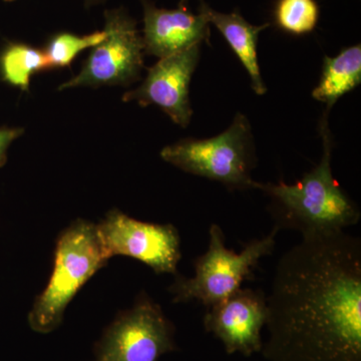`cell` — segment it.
Wrapping results in <instances>:
<instances>
[{
  "mask_svg": "<svg viewBox=\"0 0 361 361\" xmlns=\"http://www.w3.org/2000/svg\"><path fill=\"white\" fill-rule=\"evenodd\" d=\"M97 226L109 258L128 256L148 265L157 274L178 275L182 252L174 225L142 222L113 210Z\"/></svg>",
  "mask_w": 361,
  "mask_h": 361,
  "instance_id": "cell-8",
  "label": "cell"
},
{
  "mask_svg": "<svg viewBox=\"0 0 361 361\" xmlns=\"http://www.w3.org/2000/svg\"><path fill=\"white\" fill-rule=\"evenodd\" d=\"M274 18L284 32L302 35L314 30L319 20V6L315 0H278Z\"/></svg>",
  "mask_w": 361,
  "mask_h": 361,
  "instance_id": "cell-15",
  "label": "cell"
},
{
  "mask_svg": "<svg viewBox=\"0 0 361 361\" xmlns=\"http://www.w3.org/2000/svg\"><path fill=\"white\" fill-rule=\"evenodd\" d=\"M323 155L310 172L294 184L258 183L272 200L270 213L274 227L300 233L302 239L330 236L360 223L361 213L355 202L342 189L332 174V141L327 121L322 125Z\"/></svg>",
  "mask_w": 361,
  "mask_h": 361,
  "instance_id": "cell-2",
  "label": "cell"
},
{
  "mask_svg": "<svg viewBox=\"0 0 361 361\" xmlns=\"http://www.w3.org/2000/svg\"><path fill=\"white\" fill-rule=\"evenodd\" d=\"M87 6H94V4H101L103 0H85Z\"/></svg>",
  "mask_w": 361,
  "mask_h": 361,
  "instance_id": "cell-18",
  "label": "cell"
},
{
  "mask_svg": "<svg viewBox=\"0 0 361 361\" xmlns=\"http://www.w3.org/2000/svg\"><path fill=\"white\" fill-rule=\"evenodd\" d=\"M267 303L268 361H361V240L302 239L279 259Z\"/></svg>",
  "mask_w": 361,
  "mask_h": 361,
  "instance_id": "cell-1",
  "label": "cell"
},
{
  "mask_svg": "<svg viewBox=\"0 0 361 361\" xmlns=\"http://www.w3.org/2000/svg\"><path fill=\"white\" fill-rule=\"evenodd\" d=\"M106 39L96 45L80 73L61 85L71 87L129 85L144 66V42L135 21L123 8L104 13Z\"/></svg>",
  "mask_w": 361,
  "mask_h": 361,
  "instance_id": "cell-6",
  "label": "cell"
},
{
  "mask_svg": "<svg viewBox=\"0 0 361 361\" xmlns=\"http://www.w3.org/2000/svg\"><path fill=\"white\" fill-rule=\"evenodd\" d=\"M180 0L175 9L158 8L149 0L144 6L145 52L159 59L166 58L201 44L209 39V21L201 13L195 14Z\"/></svg>",
  "mask_w": 361,
  "mask_h": 361,
  "instance_id": "cell-11",
  "label": "cell"
},
{
  "mask_svg": "<svg viewBox=\"0 0 361 361\" xmlns=\"http://www.w3.org/2000/svg\"><path fill=\"white\" fill-rule=\"evenodd\" d=\"M361 82V47L353 45L336 56H324L319 84L312 92L317 101L327 104L329 110L344 94Z\"/></svg>",
  "mask_w": 361,
  "mask_h": 361,
  "instance_id": "cell-13",
  "label": "cell"
},
{
  "mask_svg": "<svg viewBox=\"0 0 361 361\" xmlns=\"http://www.w3.org/2000/svg\"><path fill=\"white\" fill-rule=\"evenodd\" d=\"M200 11L206 16L209 23H212L222 33L242 65L251 78L252 89L262 96L267 92L263 82L257 58L258 37L262 30L269 27L270 23L252 25L243 16L235 11L232 13H222L214 11L204 0H200Z\"/></svg>",
  "mask_w": 361,
  "mask_h": 361,
  "instance_id": "cell-12",
  "label": "cell"
},
{
  "mask_svg": "<svg viewBox=\"0 0 361 361\" xmlns=\"http://www.w3.org/2000/svg\"><path fill=\"white\" fill-rule=\"evenodd\" d=\"M6 1H13V0H6Z\"/></svg>",
  "mask_w": 361,
  "mask_h": 361,
  "instance_id": "cell-19",
  "label": "cell"
},
{
  "mask_svg": "<svg viewBox=\"0 0 361 361\" xmlns=\"http://www.w3.org/2000/svg\"><path fill=\"white\" fill-rule=\"evenodd\" d=\"M200 59V44L160 59L152 66L146 80L137 89L123 94L125 102L135 101L140 106L155 104L173 122L187 128L191 122L190 82Z\"/></svg>",
  "mask_w": 361,
  "mask_h": 361,
  "instance_id": "cell-10",
  "label": "cell"
},
{
  "mask_svg": "<svg viewBox=\"0 0 361 361\" xmlns=\"http://www.w3.org/2000/svg\"><path fill=\"white\" fill-rule=\"evenodd\" d=\"M45 51L32 45L9 42L0 52V77L4 82L27 92L30 78L40 71L51 70Z\"/></svg>",
  "mask_w": 361,
  "mask_h": 361,
  "instance_id": "cell-14",
  "label": "cell"
},
{
  "mask_svg": "<svg viewBox=\"0 0 361 361\" xmlns=\"http://www.w3.org/2000/svg\"><path fill=\"white\" fill-rule=\"evenodd\" d=\"M161 157L185 172L231 190L256 189L257 185L251 178L256 159L250 123L242 114H237L222 134L205 140H182L165 147Z\"/></svg>",
  "mask_w": 361,
  "mask_h": 361,
  "instance_id": "cell-5",
  "label": "cell"
},
{
  "mask_svg": "<svg viewBox=\"0 0 361 361\" xmlns=\"http://www.w3.org/2000/svg\"><path fill=\"white\" fill-rule=\"evenodd\" d=\"M175 327L149 297L111 324L97 348V361H158L177 350Z\"/></svg>",
  "mask_w": 361,
  "mask_h": 361,
  "instance_id": "cell-7",
  "label": "cell"
},
{
  "mask_svg": "<svg viewBox=\"0 0 361 361\" xmlns=\"http://www.w3.org/2000/svg\"><path fill=\"white\" fill-rule=\"evenodd\" d=\"M25 130L20 128H0V168L7 161V151L14 140L20 137Z\"/></svg>",
  "mask_w": 361,
  "mask_h": 361,
  "instance_id": "cell-17",
  "label": "cell"
},
{
  "mask_svg": "<svg viewBox=\"0 0 361 361\" xmlns=\"http://www.w3.org/2000/svg\"><path fill=\"white\" fill-rule=\"evenodd\" d=\"M267 322L264 292L241 288L221 302L207 308L204 329L222 342L228 355L260 353L261 332Z\"/></svg>",
  "mask_w": 361,
  "mask_h": 361,
  "instance_id": "cell-9",
  "label": "cell"
},
{
  "mask_svg": "<svg viewBox=\"0 0 361 361\" xmlns=\"http://www.w3.org/2000/svg\"><path fill=\"white\" fill-rule=\"evenodd\" d=\"M278 228L260 239L247 243L236 253L225 245V235L218 224L209 229L208 250L195 259V275L186 278L176 275L174 284L169 288L175 303L199 301L206 308L221 302L241 288L244 282L254 279L259 261L272 255L276 245Z\"/></svg>",
  "mask_w": 361,
  "mask_h": 361,
  "instance_id": "cell-4",
  "label": "cell"
},
{
  "mask_svg": "<svg viewBox=\"0 0 361 361\" xmlns=\"http://www.w3.org/2000/svg\"><path fill=\"white\" fill-rule=\"evenodd\" d=\"M106 37L104 30L82 37L70 32H61L49 39L44 51L51 61L52 68H63L70 66L80 52L101 44Z\"/></svg>",
  "mask_w": 361,
  "mask_h": 361,
  "instance_id": "cell-16",
  "label": "cell"
},
{
  "mask_svg": "<svg viewBox=\"0 0 361 361\" xmlns=\"http://www.w3.org/2000/svg\"><path fill=\"white\" fill-rule=\"evenodd\" d=\"M109 259L97 225L78 220L61 233L51 279L28 315L33 331L49 334L58 329L71 299Z\"/></svg>",
  "mask_w": 361,
  "mask_h": 361,
  "instance_id": "cell-3",
  "label": "cell"
}]
</instances>
